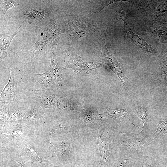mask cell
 Instances as JSON below:
<instances>
[{
  "instance_id": "obj_1",
  "label": "cell",
  "mask_w": 167,
  "mask_h": 167,
  "mask_svg": "<svg viewBox=\"0 0 167 167\" xmlns=\"http://www.w3.org/2000/svg\"><path fill=\"white\" fill-rule=\"evenodd\" d=\"M107 29V28L101 32V52L96 62L104 64L105 68L111 70L120 79L126 94L130 95L128 88L130 80L122 71L116 58L107 48L106 40Z\"/></svg>"
},
{
  "instance_id": "obj_2",
  "label": "cell",
  "mask_w": 167,
  "mask_h": 167,
  "mask_svg": "<svg viewBox=\"0 0 167 167\" xmlns=\"http://www.w3.org/2000/svg\"><path fill=\"white\" fill-rule=\"evenodd\" d=\"M65 32L64 24L58 21H51L41 33L33 45V56L36 57L41 54L51 45L56 38Z\"/></svg>"
},
{
  "instance_id": "obj_3",
  "label": "cell",
  "mask_w": 167,
  "mask_h": 167,
  "mask_svg": "<svg viewBox=\"0 0 167 167\" xmlns=\"http://www.w3.org/2000/svg\"><path fill=\"white\" fill-rule=\"evenodd\" d=\"M64 24L65 36L71 41L89 36L95 31L93 22L86 18H75Z\"/></svg>"
},
{
  "instance_id": "obj_4",
  "label": "cell",
  "mask_w": 167,
  "mask_h": 167,
  "mask_svg": "<svg viewBox=\"0 0 167 167\" xmlns=\"http://www.w3.org/2000/svg\"><path fill=\"white\" fill-rule=\"evenodd\" d=\"M118 9L119 13L117 20L121 19L123 21V29L126 33V36L131 39L136 46L142 49L144 52H149L154 56L158 55L157 51L148 43L143 38L135 33L130 27L127 20L124 4L123 3L119 4Z\"/></svg>"
},
{
  "instance_id": "obj_5",
  "label": "cell",
  "mask_w": 167,
  "mask_h": 167,
  "mask_svg": "<svg viewBox=\"0 0 167 167\" xmlns=\"http://www.w3.org/2000/svg\"><path fill=\"white\" fill-rule=\"evenodd\" d=\"M29 130L21 126L6 133H0L1 144L8 147L15 145L19 147L30 139L33 134Z\"/></svg>"
},
{
  "instance_id": "obj_6",
  "label": "cell",
  "mask_w": 167,
  "mask_h": 167,
  "mask_svg": "<svg viewBox=\"0 0 167 167\" xmlns=\"http://www.w3.org/2000/svg\"><path fill=\"white\" fill-rule=\"evenodd\" d=\"M15 76V69L11 68L9 80L0 95V106L8 108L16 104L19 94L14 85Z\"/></svg>"
},
{
  "instance_id": "obj_7",
  "label": "cell",
  "mask_w": 167,
  "mask_h": 167,
  "mask_svg": "<svg viewBox=\"0 0 167 167\" xmlns=\"http://www.w3.org/2000/svg\"><path fill=\"white\" fill-rule=\"evenodd\" d=\"M45 117L43 109L34 102L31 104L30 109L23 117L22 126L28 129L34 128L39 125L44 123Z\"/></svg>"
},
{
  "instance_id": "obj_8",
  "label": "cell",
  "mask_w": 167,
  "mask_h": 167,
  "mask_svg": "<svg viewBox=\"0 0 167 167\" xmlns=\"http://www.w3.org/2000/svg\"><path fill=\"white\" fill-rule=\"evenodd\" d=\"M30 108V106L21 107L17 104L8 107V117L4 131H9L13 127L22 126L23 117Z\"/></svg>"
},
{
  "instance_id": "obj_9",
  "label": "cell",
  "mask_w": 167,
  "mask_h": 167,
  "mask_svg": "<svg viewBox=\"0 0 167 167\" xmlns=\"http://www.w3.org/2000/svg\"><path fill=\"white\" fill-rule=\"evenodd\" d=\"M94 136L100 153V160L98 165L100 167H106L111 152L108 135L104 130H102L98 132L97 135Z\"/></svg>"
},
{
  "instance_id": "obj_10",
  "label": "cell",
  "mask_w": 167,
  "mask_h": 167,
  "mask_svg": "<svg viewBox=\"0 0 167 167\" xmlns=\"http://www.w3.org/2000/svg\"><path fill=\"white\" fill-rule=\"evenodd\" d=\"M60 38L59 36L53 42L51 45L49 55L50 58V64L49 70L52 73L55 81L58 85L62 92H64L62 87V72L63 67L60 66L57 61L56 55V49L57 44Z\"/></svg>"
},
{
  "instance_id": "obj_11",
  "label": "cell",
  "mask_w": 167,
  "mask_h": 167,
  "mask_svg": "<svg viewBox=\"0 0 167 167\" xmlns=\"http://www.w3.org/2000/svg\"><path fill=\"white\" fill-rule=\"evenodd\" d=\"M20 12L23 19L30 23L43 20L48 17L51 13V10L48 8L35 6L25 7Z\"/></svg>"
},
{
  "instance_id": "obj_12",
  "label": "cell",
  "mask_w": 167,
  "mask_h": 167,
  "mask_svg": "<svg viewBox=\"0 0 167 167\" xmlns=\"http://www.w3.org/2000/svg\"><path fill=\"white\" fill-rule=\"evenodd\" d=\"M146 33L154 45L167 43V26L160 24L152 25L146 30Z\"/></svg>"
},
{
  "instance_id": "obj_13",
  "label": "cell",
  "mask_w": 167,
  "mask_h": 167,
  "mask_svg": "<svg viewBox=\"0 0 167 167\" xmlns=\"http://www.w3.org/2000/svg\"><path fill=\"white\" fill-rule=\"evenodd\" d=\"M45 128L48 132V137L46 140L50 142V139L52 135L55 133H60L66 137V134L69 132H73L77 133L68 124L62 125L60 124L56 119L53 122L45 119L44 124Z\"/></svg>"
},
{
  "instance_id": "obj_14",
  "label": "cell",
  "mask_w": 167,
  "mask_h": 167,
  "mask_svg": "<svg viewBox=\"0 0 167 167\" xmlns=\"http://www.w3.org/2000/svg\"><path fill=\"white\" fill-rule=\"evenodd\" d=\"M30 140L19 147L23 153H26L32 163L35 165V167H55L49 165L45 158H39L35 148L30 143Z\"/></svg>"
},
{
  "instance_id": "obj_15",
  "label": "cell",
  "mask_w": 167,
  "mask_h": 167,
  "mask_svg": "<svg viewBox=\"0 0 167 167\" xmlns=\"http://www.w3.org/2000/svg\"><path fill=\"white\" fill-rule=\"evenodd\" d=\"M33 75L43 89L48 91L56 89V84L49 70L42 73H34Z\"/></svg>"
},
{
  "instance_id": "obj_16",
  "label": "cell",
  "mask_w": 167,
  "mask_h": 167,
  "mask_svg": "<svg viewBox=\"0 0 167 167\" xmlns=\"http://www.w3.org/2000/svg\"><path fill=\"white\" fill-rule=\"evenodd\" d=\"M57 95L52 93L45 94L32 98L36 103L42 109H56L58 98Z\"/></svg>"
},
{
  "instance_id": "obj_17",
  "label": "cell",
  "mask_w": 167,
  "mask_h": 167,
  "mask_svg": "<svg viewBox=\"0 0 167 167\" xmlns=\"http://www.w3.org/2000/svg\"><path fill=\"white\" fill-rule=\"evenodd\" d=\"M66 65L63 67L64 70L71 68L74 72L79 74L81 71L85 69L86 62L83 61L79 55H66L64 58Z\"/></svg>"
},
{
  "instance_id": "obj_18",
  "label": "cell",
  "mask_w": 167,
  "mask_h": 167,
  "mask_svg": "<svg viewBox=\"0 0 167 167\" xmlns=\"http://www.w3.org/2000/svg\"><path fill=\"white\" fill-rule=\"evenodd\" d=\"M21 25L17 29L15 32L11 35L9 32L2 34L0 35V58L1 60L5 59L9 55V46L14 37L25 27L21 28Z\"/></svg>"
},
{
  "instance_id": "obj_19",
  "label": "cell",
  "mask_w": 167,
  "mask_h": 167,
  "mask_svg": "<svg viewBox=\"0 0 167 167\" xmlns=\"http://www.w3.org/2000/svg\"><path fill=\"white\" fill-rule=\"evenodd\" d=\"M43 145L48 152H55L58 156H65L70 153L72 150L70 143L65 141H62L53 145L51 142L45 140L44 141Z\"/></svg>"
},
{
  "instance_id": "obj_20",
  "label": "cell",
  "mask_w": 167,
  "mask_h": 167,
  "mask_svg": "<svg viewBox=\"0 0 167 167\" xmlns=\"http://www.w3.org/2000/svg\"><path fill=\"white\" fill-rule=\"evenodd\" d=\"M79 102L77 99L67 98L58 96L56 109L58 113L66 110L77 111Z\"/></svg>"
},
{
  "instance_id": "obj_21",
  "label": "cell",
  "mask_w": 167,
  "mask_h": 167,
  "mask_svg": "<svg viewBox=\"0 0 167 167\" xmlns=\"http://www.w3.org/2000/svg\"><path fill=\"white\" fill-rule=\"evenodd\" d=\"M103 109L107 113L108 118H111L116 121L122 122L128 116L130 111L128 108L117 109L105 106Z\"/></svg>"
},
{
  "instance_id": "obj_22",
  "label": "cell",
  "mask_w": 167,
  "mask_h": 167,
  "mask_svg": "<svg viewBox=\"0 0 167 167\" xmlns=\"http://www.w3.org/2000/svg\"><path fill=\"white\" fill-rule=\"evenodd\" d=\"M126 150L136 152L143 150L146 144L141 138H131L121 143Z\"/></svg>"
},
{
  "instance_id": "obj_23",
  "label": "cell",
  "mask_w": 167,
  "mask_h": 167,
  "mask_svg": "<svg viewBox=\"0 0 167 167\" xmlns=\"http://www.w3.org/2000/svg\"><path fill=\"white\" fill-rule=\"evenodd\" d=\"M158 2L152 20V26L159 24L167 18V0L158 1Z\"/></svg>"
},
{
  "instance_id": "obj_24",
  "label": "cell",
  "mask_w": 167,
  "mask_h": 167,
  "mask_svg": "<svg viewBox=\"0 0 167 167\" xmlns=\"http://www.w3.org/2000/svg\"><path fill=\"white\" fill-rule=\"evenodd\" d=\"M160 64L158 70V75L163 83H166L167 76V50H164L158 54Z\"/></svg>"
},
{
  "instance_id": "obj_25",
  "label": "cell",
  "mask_w": 167,
  "mask_h": 167,
  "mask_svg": "<svg viewBox=\"0 0 167 167\" xmlns=\"http://www.w3.org/2000/svg\"><path fill=\"white\" fill-rule=\"evenodd\" d=\"M134 112L135 114L142 120L143 124V126L142 128V131L139 134L133 133V134L143 135L148 131V115L147 109L144 106L140 105L135 108Z\"/></svg>"
},
{
  "instance_id": "obj_26",
  "label": "cell",
  "mask_w": 167,
  "mask_h": 167,
  "mask_svg": "<svg viewBox=\"0 0 167 167\" xmlns=\"http://www.w3.org/2000/svg\"><path fill=\"white\" fill-rule=\"evenodd\" d=\"M80 116L85 123L90 124L101 119L103 117V115L99 114L95 110L82 109L80 111Z\"/></svg>"
},
{
  "instance_id": "obj_27",
  "label": "cell",
  "mask_w": 167,
  "mask_h": 167,
  "mask_svg": "<svg viewBox=\"0 0 167 167\" xmlns=\"http://www.w3.org/2000/svg\"><path fill=\"white\" fill-rule=\"evenodd\" d=\"M156 131L152 135L154 138H156L167 133V119L159 121Z\"/></svg>"
},
{
  "instance_id": "obj_28",
  "label": "cell",
  "mask_w": 167,
  "mask_h": 167,
  "mask_svg": "<svg viewBox=\"0 0 167 167\" xmlns=\"http://www.w3.org/2000/svg\"><path fill=\"white\" fill-rule=\"evenodd\" d=\"M0 106L2 107L0 109V133H3L7 120L8 110V108Z\"/></svg>"
},
{
  "instance_id": "obj_29",
  "label": "cell",
  "mask_w": 167,
  "mask_h": 167,
  "mask_svg": "<svg viewBox=\"0 0 167 167\" xmlns=\"http://www.w3.org/2000/svg\"><path fill=\"white\" fill-rule=\"evenodd\" d=\"M1 10L4 14L7 15V10L10 8L21 5L17 3L14 0H5L1 1Z\"/></svg>"
},
{
  "instance_id": "obj_30",
  "label": "cell",
  "mask_w": 167,
  "mask_h": 167,
  "mask_svg": "<svg viewBox=\"0 0 167 167\" xmlns=\"http://www.w3.org/2000/svg\"><path fill=\"white\" fill-rule=\"evenodd\" d=\"M129 0H103L101 1V4L99 6H101L100 7H96V9L94 10L95 13H98L100 12L101 10L103 9L104 8L109 5L116 2H122L123 1L129 2Z\"/></svg>"
},
{
  "instance_id": "obj_31",
  "label": "cell",
  "mask_w": 167,
  "mask_h": 167,
  "mask_svg": "<svg viewBox=\"0 0 167 167\" xmlns=\"http://www.w3.org/2000/svg\"><path fill=\"white\" fill-rule=\"evenodd\" d=\"M118 161L115 167H127V160L120 158Z\"/></svg>"
},
{
  "instance_id": "obj_32",
  "label": "cell",
  "mask_w": 167,
  "mask_h": 167,
  "mask_svg": "<svg viewBox=\"0 0 167 167\" xmlns=\"http://www.w3.org/2000/svg\"><path fill=\"white\" fill-rule=\"evenodd\" d=\"M19 154L17 159L13 164L12 165L11 167H27L24 165L20 161L19 157Z\"/></svg>"
},
{
  "instance_id": "obj_33",
  "label": "cell",
  "mask_w": 167,
  "mask_h": 167,
  "mask_svg": "<svg viewBox=\"0 0 167 167\" xmlns=\"http://www.w3.org/2000/svg\"><path fill=\"white\" fill-rule=\"evenodd\" d=\"M159 24L162 25L167 26V18L165 20Z\"/></svg>"
}]
</instances>
